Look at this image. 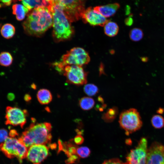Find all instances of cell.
<instances>
[{"mask_svg":"<svg viewBox=\"0 0 164 164\" xmlns=\"http://www.w3.org/2000/svg\"><path fill=\"white\" fill-rule=\"evenodd\" d=\"M47 8L53 17L52 35L55 41L58 42L71 38L73 35L74 30L59 0L52 1Z\"/></svg>","mask_w":164,"mask_h":164,"instance_id":"obj_1","label":"cell"},{"mask_svg":"<svg viewBox=\"0 0 164 164\" xmlns=\"http://www.w3.org/2000/svg\"><path fill=\"white\" fill-rule=\"evenodd\" d=\"M52 14L47 7L34 9L28 14L22 26L27 34L35 36L42 35L53 25Z\"/></svg>","mask_w":164,"mask_h":164,"instance_id":"obj_2","label":"cell"},{"mask_svg":"<svg viewBox=\"0 0 164 164\" xmlns=\"http://www.w3.org/2000/svg\"><path fill=\"white\" fill-rule=\"evenodd\" d=\"M51 129L49 123L32 122L19 138L27 149L34 145H45L51 141Z\"/></svg>","mask_w":164,"mask_h":164,"instance_id":"obj_3","label":"cell"},{"mask_svg":"<svg viewBox=\"0 0 164 164\" xmlns=\"http://www.w3.org/2000/svg\"><path fill=\"white\" fill-rule=\"evenodd\" d=\"M90 60L89 54L85 50L81 47H75L68 51L62 56L60 61L54 63L53 65L57 71L62 72L66 66H82L88 64Z\"/></svg>","mask_w":164,"mask_h":164,"instance_id":"obj_4","label":"cell"},{"mask_svg":"<svg viewBox=\"0 0 164 164\" xmlns=\"http://www.w3.org/2000/svg\"><path fill=\"white\" fill-rule=\"evenodd\" d=\"M27 148L18 138L8 137L0 144V150L8 158L16 157L21 164L22 159L26 157Z\"/></svg>","mask_w":164,"mask_h":164,"instance_id":"obj_5","label":"cell"},{"mask_svg":"<svg viewBox=\"0 0 164 164\" xmlns=\"http://www.w3.org/2000/svg\"><path fill=\"white\" fill-rule=\"evenodd\" d=\"M119 123L120 127L128 135L140 129L142 122L139 112L134 108L123 111L120 114Z\"/></svg>","mask_w":164,"mask_h":164,"instance_id":"obj_6","label":"cell"},{"mask_svg":"<svg viewBox=\"0 0 164 164\" xmlns=\"http://www.w3.org/2000/svg\"><path fill=\"white\" fill-rule=\"evenodd\" d=\"M66 16L73 22L81 18L85 9L86 0H59Z\"/></svg>","mask_w":164,"mask_h":164,"instance_id":"obj_7","label":"cell"},{"mask_svg":"<svg viewBox=\"0 0 164 164\" xmlns=\"http://www.w3.org/2000/svg\"><path fill=\"white\" fill-rule=\"evenodd\" d=\"M63 72L67 82L70 84L81 85L87 82V73L81 66L67 65L64 67Z\"/></svg>","mask_w":164,"mask_h":164,"instance_id":"obj_8","label":"cell"},{"mask_svg":"<svg viewBox=\"0 0 164 164\" xmlns=\"http://www.w3.org/2000/svg\"><path fill=\"white\" fill-rule=\"evenodd\" d=\"M147 150V140L142 138L137 146L128 155L126 162L128 164H146Z\"/></svg>","mask_w":164,"mask_h":164,"instance_id":"obj_9","label":"cell"},{"mask_svg":"<svg viewBox=\"0 0 164 164\" xmlns=\"http://www.w3.org/2000/svg\"><path fill=\"white\" fill-rule=\"evenodd\" d=\"M28 112L16 107L7 106L6 109L5 124L14 126H20L22 128L26 121Z\"/></svg>","mask_w":164,"mask_h":164,"instance_id":"obj_10","label":"cell"},{"mask_svg":"<svg viewBox=\"0 0 164 164\" xmlns=\"http://www.w3.org/2000/svg\"><path fill=\"white\" fill-rule=\"evenodd\" d=\"M146 164H164V146L153 142L148 149Z\"/></svg>","mask_w":164,"mask_h":164,"instance_id":"obj_11","label":"cell"},{"mask_svg":"<svg viewBox=\"0 0 164 164\" xmlns=\"http://www.w3.org/2000/svg\"><path fill=\"white\" fill-rule=\"evenodd\" d=\"M48 154L49 148L45 145H34L28 148L26 157L33 164H40Z\"/></svg>","mask_w":164,"mask_h":164,"instance_id":"obj_12","label":"cell"},{"mask_svg":"<svg viewBox=\"0 0 164 164\" xmlns=\"http://www.w3.org/2000/svg\"><path fill=\"white\" fill-rule=\"evenodd\" d=\"M81 18L84 23H88L94 26H104L108 20L101 14L95 12L91 7L85 9L81 15Z\"/></svg>","mask_w":164,"mask_h":164,"instance_id":"obj_13","label":"cell"},{"mask_svg":"<svg viewBox=\"0 0 164 164\" xmlns=\"http://www.w3.org/2000/svg\"><path fill=\"white\" fill-rule=\"evenodd\" d=\"M120 7L118 3H114L96 6L93 9L95 12L100 13L105 18H108L114 15Z\"/></svg>","mask_w":164,"mask_h":164,"instance_id":"obj_14","label":"cell"},{"mask_svg":"<svg viewBox=\"0 0 164 164\" xmlns=\"http://www.w3.org/2000/svg\"><path fill=\"white\" fill-rule=\"evenodd\" d=\"M50 0H22L24 5L30 11L32 9L39 7H47Z\"/></svg>","mask_w":164,"mask_h":164,"instance_id":"obj_15","label":"cell"},{"mask_svg":"<svg viewBox=\"0 0 164 164\" xmlns=\"http://www.w3.org/2000/svg\"><path fill=\"white\" fill-rule=\"evenodd\" d=\"M12 9V13L15 15L16 19L19 21L23 20L30 11L25 6L18 4L13 5Z\"/></svg>","mask_w":164,"mask_h":164,"instance_id":"obj_16","label":"cell"},{"mask_svg":"<svg viewBox=\"0 0 164 164\" xmlns=\"http://www.w3.org/2000/svg\"><path fill=\"white\" fill-rule=\"evenodd\" d=\"M105 34L109 37H114L116 35L119 31V27L115 22L108 20L104 26Z\"/></svg>","mask_w":164,"mask_h":164,"instance_id":"obj_17","label":"cell"},{"mask_svg":"<svg viewBox=\"0 0 164 164\" xmlns=\"http://www.w3.org/2000/svg\"><path fill=\"white\" fill-rule=\"evenodd\" d=\"M37 97L39 102L42 104H48L52 99L51 93L46 89H40L37 94Z\"/></svg>","mask_w":164,"mask_h":164,"instance_id":"obj_18","label":"cell"},{"mask_svg":"<svg viewBox=\"0 0 164 164\" xmlns=\"http://www.w3.org/2000/svg\"><path fill=\"white\" fill-rule=\"evenodd\" d=\"M15 28L12 24L6 23L1 27L0 32L2 36L6 39L12 38L15 33Z\"/></svg>","mask_w":164,"mask_h":164,"instance_id":"obj_19","label":"cell"},{"mask_svg":"<svg viewBox=\"0 0 164 164\" xmlns=\"http://www.w3.org/2000/svg\"><path fill=\"white\" fill-rule=\"evenodd\" d=\"M95 104V101L92 98L84 97L81 98L79 101V106L84 110L87 111L92 109Z\"/></svg>","mask_w":164,"mask_h":164,"instance_id":"obj_20","label":"cell"},{"mask_svg":"<svg viewBox=\"0 0 164 164\" xmlns=\"http://www.w3.org/2000/svg\"><path fill=\"white\" fill-rule=\"evenodd\" d=\"M13 58L11 54L7 52H3L0 53V64L7 67L12 63Z\"/></svg>","mask_w":164,"mask_h":164,"instance_id":"obj_21","label":"cell"},{"mask_svg":"<svg viewBox=\"0 0 164 164\" xmlns=\"http://www.w3.org/2000/svg\"><path fill=\"white\" fill-rule=\"evenodd\" d=\"M118 113L117 108L114 107L108 110L104 114L102 118L106 122H110L113 121L116 117Z\"/></svg>","mask_w":164,"mask_h":164,"instance_id":"obj_22","label":"cell"},{"mask_svg":"<svg viewBox=\"0 0 164 164\" xmlns=\"http://www.w3.org/2000/svg\"><path fill=\"white\" fill-rule=\"evenodd\" d=\"M143 36L142 30L139 28H135L132 29L129 33L130 39L134 42L140 40L143 37Z\"/></svg>","mask_w":164,"mask_h":164,"instance_id":"obj_23","label":"cell"},{"mask_svg":"<svg viewBox=\"0 0 164 164\" xmlns=\"http://www.w3.org/2000/svg\"><path fill=\"white\" fill-rule=\"evenodd\" d=\"M151 122L152 126L155 128L160 129L164 127V118L160 115L153 116Z\"/></svg>","mask_w":164,"mask_h":164,"instance_id":"obj_24","label":"cell"},{"mask_svg":"<svg viewBox=\"0 0 164 164\" xmlns=\"http://www.w3.org/2000/svg\"><path fill=\"white\" fill-rule=\"evenodd\" d=\"M84 92L89 96H93L98 92V89L97 87L93 84H86L84 88Z\"/></svg>","mask_w":164,"mask_h":164,"instance_id":"obj_25","label":"cell"},{"mask_svg":"<svg viewBox=\"0 0 164 164\" xmlns=\"http://www.w3.org/2000/svg\"><path fill=\"white\" fill-rule=\"evenodd\" d=\"M90 152V150L87 147H80L77 149V154L79 157L86 158L89 156Z\"/></svg>","mask_w":164,"mask_h":164,"instance_id":"obj_26","label":"cell"},{"mask_svg":"<svg viewBox=\"0 0 164 164\" xmlns=\"http://www.w3.org/2000/svg\"><path fill=\"white\" fill-rule=\"evenodd\" d=\"M9 133L7 130L0 129V144L4 142L8 137Z\"/></svg>","mask_w":164,"mask_h":164,"instance_id":"obj_27","label":"cell"},{"mask_svg":"<svg viewBox=\"0 0 164 164\" xmlns=\"http://www.w3.org/2000/svg\"><path fill=\"white\" fill-rule=\"evenodd\" d=\"M102 164H128L126 162H123L119 159L113 158L104 161Z\"/></svg>","mask_w":164,"mask_h":164,"instance_id":"obj_28","label":"cell"},{"mask_svg":"<svg viewBox=\"0 0 164 164\" xmlns=\"http://www.w3.org/2000/svg\"><path fill=\"white\" fill-rule=\"evenodd\" d=\"M74 142L77 144L80 145L82 144L84 141L83 137L80 135H77L74 138Z\"/></svg>","mask_w":164,"mask_h":164,"instance_id":"obj_29","label":"cell"},{"mask_svg":"<svg viewBox=\"0 0 164 164\" xmlns=\"http://www.w3.org/2000/svg\"><path fill=\"white\" fill-rule=\"evenodd\" d=\"M132 14L130 15V16L128 18L126 19L125 21V24L128 26L132 25L133 23V20L132 17Z\"/></svg>","mask_w":164,"mask_h":164,"instance_id":"obj_30","label":"cell"},{"mask_svg":"<svg viewBox=\"0 0 164 164\" xmlns=\"http://www.w3.org/2000/svg\"><path fill=\"white\" fill-rule=\"evenodd\" d=\"M15 0H0L1 4L4 5L8 6L10 5L12 2Z\"/></svg>","mask_w":164,"mask_h":164,"instance_id":"obj_31","label":"cell"},{"mask_svg":"<svg viewBox=\"0 0 164 164\" xmlns=\"http://www.w3.org/2000/svg\"><path fill=\"white\" fill-rule=\"evenodd\" d=\"M9 135L10 137H15L16 136L18 135V134L15 130L12 129L9 132Z\"/></svg>","mask_w":164,"mask_h":164,"instance_id":"obj_32","label":"cell"},{"mask_svg":"<svg viewBox=\"0 0 164 164\" xmlns=\"http://www.w3.org/2000/svg\"><path fill=\"white\" fill-rule=\"evenodd\" d=\"M7 98L9 100L12 101L15 98L14 94L13 93H9L7 95Z\"/></svg>","mask_w":164,"mask_h":164,"instance_id":"obj_33","label":"cell"},{"mask_svg":"<svg viewBox=\"0 0 164 164\" xmlns=\"http://www.w3.org/2000/svg\"><path fill=\"white\" fill-rule=\"evenodd\" d=\"M24 99L26 101L29 102L31 100V97L29 94H26L24 96Z\"/></svg>","mask_w":164,"mask_h":164,"instance_id":"obj_34","label":"cell"},{"mask_svg":"<svg viewBox=\"0 0 164 164\" xmlns=\"http://www.w3.org/2000/svg\"><path fill=\"white\" fill-rule=\"evenodd\" d=\"M164 112V109L161 108H159L157 110L156 112L157 113L159 114H162Z\"/></svg>","mask_w":164,"mask_h":164,"instance_id":"obj_35","label":"cell"},{"mask_svg":"<svg viewBox=\"0 0 164 164\" xmlns=\"http://www.w3.org/2000/svg\"><path fill=\"white\" fill-rule=\"evenodd\" d=\"M126 13L127 14H129L130 13V8L129 6H127L126 8Z\"/></svg>","mask_w":164,"mask_h":164,"instance_id":"obj_36","label":"cell"},{"mask_svg":"<svg viewBox=\"0 0 164 164\" xmlns=\"http://www.w3.org/2000/svg\"><path fill=\"white\" fill-rule=\"evenodd\" d=\"M148 59L147 57H142L141 58V60L143 62H146Z\"/></svg>","mask_w":164,"mask_h":164,"instance_id":"obj_37","label":"cell"},{"mask_svg":"<svg viewBox=\"0 0 164 164\" xmlns=\"http://www.w3.org/2000/svg\"><path fill=\"white\" fill-rule=\"evenodd\" d=\"M31 87L32 88L35 89L36 88V86L35 84H32L31 85Z\"/></svg>","mask_w":164,"mask_h":164,"instance_id":"obj_38","label":"cell"},{"mask_svg":"<svg viewBox=\"0 0 164 164\" xmlns=\"http://www.w3.org/2000/svg\"><path fill=\"white\" fill-rule=\"evenodd\" d=\"M1 25H1V24L0 23V28L1 27Z\"/></svg>","mask_w":164,"mask_h":164,"instance_id":"obj_39","label":"cell"},{"mask_svg":"<svg viewBox=\"0 0 164 164\" xmlns=\"http://www.w3.org/2000/svg\"><path fill=\"white\" fill-rule=\"evenodd\" d=\"M53 0V1H56V0Z\"/></svg>","mask_w":164,"mask_h":164,"instance_id":"obj_40","label":"cell"},{"mask_svg":"<svg viewBox=\"0 0 164 164\" xmlns=\"http://www.w3.org/2000/svg\"><path fill=\"white\" fill-rule=\"evenodd\" d=\"M19 1H21V0H19Z\"/></svg>","mask_w":164,"mask_h":164,"instance_id":"obj_41","label":"cell"}]
</instances>
